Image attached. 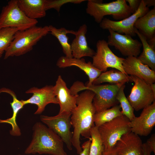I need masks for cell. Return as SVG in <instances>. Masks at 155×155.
<instances>
[{"instance_id": "obj_16", "label": "cell", "mask_w": 155, "mask_h": 155, "mask_svg": "<svg viewBox=\"0 0 155 155\" xmlns=\"http://www.w3.org/2000/svg\"><path fill=\"white\" fill-rule=\"evenodd\" d=\"M123 66L126 74L135 76L149 84L155 83V71L142 63L137 57H127L123 61Z\"/></svg>"}, {"instance_id": "obj_36", "label": "cell", "mask_w": 155, "mask_h": 155, "mask_svg": "<svg viewBox=\"0 0 155 155\" xmlns=\"http://www.w3.org/2000/svg\"><path fill=\"white\" fill-rule=\"evenodd\" d=\"M103 155H117L115 147L107 151H104Z\"/></svg>"}, {"instance_id": "obj_13", "label": "cell", "mask_w": 155, "mask_h": 155, "mask_svg": "<svg viewBox=\"0 0 155 155\" xmlns=\"http://www.w3.org/2000/svg\"><path fill=\"white\" fill-rule=\"evenodd\" d=\"M27 94L32 93V96L26 100H22L25 105L33 104L37 105V109L34 113L35 115L41 114L48 104H59L58 100L53 90V86L46 85L41 88L32 87L26 92Z\"/></svg>"}, {"instance_id": "obj_26", "label": "cell", "mask_w": 155, "mask_h": 155, "mask_svg": "<svg viewBox=\"0 0 155 155\" xmlns=\"http://www.w3.org/2000/svg\"><path fill=\"white\" fill-rule=\"evenodd\" d=\"M120 105H117L102 111L96 113L94 117L95 126L98 127L122 115Z\"/></svg>"}, {"instance_id": "obj_29", "label": "cell", "mask_w": 155, "mask_h": 155, "mask_svg": "<svg viewBox=\"0 0 155 155\" xmlns=\"http://www.w3.org/2000/svg\"><path fill=\"white\" fill-rule=\"evenodd\" d=\"M18 30L15 28H0V58L9 46Z\"/></svg>"}, {"instance_id": "obj_32", "label": "cell", "mask_w": 155, "mask_h": 155, "mask_svg": "<svg viewBox=\"0 0 155 155\" xmlns=\"http://www.w3.org/2000/svg\"><path fill=\"white\" fill-rule=\"evenodd\" d=\"M151 152L155 154V134H153L146 142Z\"/></svg>"}, {"instance_id": "obj_35", "label": "cell", "mask_w": 155, "mask_h": 155, "mask_svg": "<svg viewBox=\"0 0 155 155\" xmlns=\"http://www.w3.org/2000/svg\"><path fill=\"white\" fill-rule=\"evenodd\" d=\"M146 6L149 7L151 6H155V0H143Z\"/></svg>"}, {"instance_id": "obj_14", "label": "cell", "mask_w": 155, "mask_h": 155, "mask_svg": "<svg viewBox=\"0 0 155 155\" xmlns=\"http://www.w3.org/2000/svg\"><path fill=\"white\" fill-rule=\"evenodd\" d=\"M131 131L141 136H147L155 125V101L143 109L140 116L130 121Z\"/></svg>"}, {"instance_id": "obj_23", "label": "cell", "mask_w": 155, "mask_h": 155, "mask_svg": "<svg viewBox=\"0 0 155 155\" xmlns=\"http://www.w3.org/2000/svg\"><path fill=\"white\" fill-rule=\"evenodd\" d=\"M135 33L141 41L143 50L137 58L144 64L155 71V49L151 47L146 38L135 28Z\"/></svg>"}, {"instance_id": "obj_6", "label": "cell", "mask_w": 155, "mask_h": 155, "mask_svg": "<svg viewBox=\"0 0 155 155\" xmlns=\"http://www.w3.org/2000/svg\"><path fill=\"white\" fill-rule=\"evenodd\" d=\"M37 20L31 19L18 6V0H11L4 6L0 14V28H15L23 30L36 26Z\"/></svg>"}, {"instance_id": "obj_25", "label": "cell", "mask_w": 155, "mask_h": 155, "mask_svg": "<svg viewBox=\"0 0 155 155\" xmlns=\"http://www.w3.org/2000/svg\"><path fill=\"white\" fill-rule=\"evenodd\" d=\"M50 33L55 37L59 42L65 56L69 58L73 57L71 45L68 42V34L75 35L76 31L68 30L64 28H57L52 25L49 26Z\"/></svg>"}, {"instance_id": "obj_27", "label": "cell", "mask_w": 155, "mask_h": 155, "mask_svg": "<svg viewBox=\"0 0 155 155\" xmlns=\"http://www.w3.org/2000/svg\"><path fill=\"white\" fill-rule=\"evenodd\" d=\"M125 87V85L124 84L120 88L117 94L116 99L120 103L122 115L131 121L135 116L134 113V109L124 93V90Z\"/></svg>"}, {"instance_id": "obj_38", "label": "cell", "mask_w": 155, "mask_h": 155, "mask_svg": "<svg viewBox=\"0 0 155 155\" xmlns=\"http://www.w3.org/2000/svg\"><path fill=\"white\" fill-rule=\"evenodd\" d=\"M151 90L153 94L155 96V84L154 83L150 84Z\"/></svg>"}, {"instance_id": "obj_33", "label": "cell", "mask_w": 155, "mask_h": 155, "mask_svg": "<svg viewBox=\"0 0 155 155\" xmlns=\"http://www.w3.org/2000/svg\"><path fill=\"white\" fill-rule=\"evenodd\" d=\"M91 143V138L88 140L84 142L82 146V151L80 155H89Z\"/></svg>"}, {"instance_id": "obj_11", "label": "cell", "mask_w": 155, "mask_h": 155, "mask_svg": "<svg viewBox=\"0 0 155 155\" xmlns=\"http://www.w3.org/2000/svg\"><path fill=\"white\" fill-rule=\"evenodd\" d=\"M71 113L63 112L53 116L41 115L40 120L48 127L59 136L68 149L72 150V135L70 128Z\"/></svg>"}, {"instance_id": "obj_28", "label": "cell", "mask_w": 155, "mask_h": 155, "mask_svg": "<svg viewBox=\"0 0 155 155\" xmlns=\"http://www.w3.org/2000/svg\"><path fill=\"white\" fill-rule=\"evenodd\" d=\"M90 135L91 143L89 155H103L104 147L98 127H92Z\"/></svg>"}, {"instance_id": "obj_8", "label": "cell", "mask_w": 155, "mask_h": 155, "mask_svg": "<svg viewBox=\"0 0 155 155\" xmlns=\"http://www.w3.org/2000/svg\"><path fill=\"white\" fill-rule=\"evenodd\" d=\"M108 46L104 40H98L96 44V51L92 57L93 65L102 72H106L108 68L111 67L125 73L123 66L125 58L115 55Z\"/></svg>"}, {"instance_id": "obj_21", "label": "cell", "mask_w": 155, "mask_h": 155, "mask_svg": "<svg viewBox=\"0 0 155 155\" xmlns=\"http://www.w3.org/2000/svg\"><path fill=\"white\" fill-rule=\"evenodd\" d=\"M134 27L147 40L155 36V6L135 22Z\"/></svg>"}, {"instance_id": "obj_17", "label": "cell", "mask_w": 155, "mask_h": 155, "mask_svg": "<svg viewBox=\"0 0 155 155\" xmlns=\"http://www.w3.org/2000/svg\"><path fill=\"white\" fill-rule=\"evenodd\" d=\"M117 155H143V143L139 136L131 131L123 135L116 144Z\"/></svg>"}, {"instance_id": "obj_1", "label": "cell", "mask_w": 155, "mask_h": 155, "mask_svg": "<svg viewBox=\"0 0 155 155\" xmlns=\"http://www.w3.org/2000/svg\"><path fill=\"white\" fill-rule=\"evenodd\" d=\"M94 95V93L89 90H84L78 94L77 106L71 113V122L74 128L72 144L78 154L82 151L80 135L89 139L90 130L95 126L94 119L96 111L92 103Z\"/></svg>"}, {"instance_id": "obj_3", "label": "cell", "mask_w": 155, "mask_h": 155, "mask_svg": "<svg viewBox=\"0 0 155 155\" xmlns=\"http://www.w3.org/2000/svg\"><path fill=\"white\" fill-rule=\"evenodd\" d=\"M125 83L116 84L85 85L82 82H75L71 87V94L78 95L81 91L89 90L93 92L94 95L92 103L96 113L109 108L118 105L119 103L116 99L117 92L121 87Z\"/></svg>"}, {"instance_id": "obj_19", "label": "cell", "mask_w": 155, "mask_h": 155, "mask_svg": "<svg viewBox=\"0 0 155 155\" xmlns=\"http://www.w3.org/2000/svg\"><path fill=\"white\" fill-rule=\"evenodd\" d=\"M87 26L84 24L79 27L75 35V38L71 45L73 57L81 59L83 57L92 58L95 51L88 45L86 36Z\"/></svg>"}, {"instance_id": "obj_39", "label": "cell", "mask_w": 155, "mask_h": 155, "mask_svg": "<svg viewBox=\"0 0 155 155\" xmlns=\"http://www.w3.org/2000/svg\"><path fill=\"white\" fill-rule=\"evenodd\" d=\"M20 155V154H19V155Z\"/></svg>"}, {"instance_id": "obj_37", "label": "cell", "mask_w": 155, "mask_h": 155, "mask_svg": "<svg viewBox=\"0 0 155 155\" xmlns=\"http://www.w3.org/2000/svg\"><path fill=\"white\" fill-rule=\"evenodd\" d=\"M147 41L149 45L152 48L155 49V36Z\"/></svg>"}, {"instance_id": "obj_20", "label": "cell", "mask_w": 155, "mask_h": 155, "mask_svg": "<svg viewBox=\"0 0 155 155\" xmlns=\"http://www.w3.org/2000/svg\"><path fill=\"white\" fill-rule=\"evenodd\" d=\"M46 0H18L19 7L29 18L37 20L46 15Z\"/></svg>"}, {"instance_id": "obj_30", "label": "cell", "mask_w": 155, "mask_h": 155, "mask_svg": "<svg viewBox=\"0 0 155 155\" xmlns=\"http://www.w3.org/2000/svg\"><path fill=\"white\" fill-rule=\"evenodd\" d=\"M84 0H46L45 9L46 11L51 9H54L59 12L61 7L64 4L68 3H80Z\"/></svg>"}, {"instance_id": "obj_10", "label": "cell", "mask_w": 155, "mask_h": 155, "mask_svg": "<svg viewBox=\"0 0 155 155\" xmlns=\"http://www.w3.org/2000/svg\"><path fill=\"white\" fill-rule=\"evenodd\" d=\"M130 81L134 84L127 98L134 110L138 111L151 104L155 101V96L150 84L133 75H130Z\"/></svg>"}, {"instance_id": "obj_15", "label": "cell", "mask_w": 155, "mask_h": 155, "mask_svg": "<svg viewBox=\"0 0 155 155\" xmlns=\"http://www.w3.org/2000/svg\"><path fill=\"white\" fill-rule=\"evenodd\" d=\"M54 92L60 107L59 113L63 112L71 113L77 106L76 102L78 94H71L70 89L61 75H59L53 86Z\"/></svg>"}, {"instance_id": "obj_24", "label": "cell", "mask_w": 155, "mask_h": 155, "mask_svg": "<svg viewBox=\"0 0 155 155\" xmlns=\"http://www.w3.org/2000/svg\"><path fill=\"white\" fill-rule=\"evenodd\" d=\"M130 81V77L128 75L119 70L112 69L102 73L93 82L92 84L97 85L104 82L116 84L125 83Z\"/></svg>"}, {"instance_id": "obj_22", "label": "cell", "mask_w": 155, "mask_h": 155, "mask_svg": "<svg viewBox=\"0 0 155 155\" xmlns=\"http://www.w3.org/2000/svg\"><path fill=\"white\" fill-rule=\"evenodd\" d=\"M5 92L10 94L12 97L13 101L10 104L13 110L12 117L5 120L0 119V123H6L10 124L12 127V129L10 131L11 135L13 136H19L21 134L20 129L16 122V118L19 112L22 109L24 106L22 100H20L17 98L14 92L12 90L5 88L4 90Z\"/></svg>"}, {"instance_id": "obj_2", "label": "cell", "mask_w": 155, "mask_h": 155, "mask_svg": "<svg viewBox=\"0 0 155 155\" xmlns=\"http://www.w3.org/2000/svg\"><path fill=\"white\" fill-rule=\"evenodd\" d=\"M33 131L32 140L25 154L67 155L61 139L48 127L37 122L33 126Z\"/></svg>"}, {"instance_id": "obj_4", "label": "cell", "mask_w": 155, "mask_h": 155, "mask_svg": "<svg viewBox=\"0 0 155 155\" xmlns=\"http://www.w3.org/2000/svg\"><path fill=\"white\" fill-rule=\"evenodd\" d=\"M50 32L49 26H36L23 30H18L5 52L4 59L18 56L29 52L33 46Z\"/></svg>"}, {"instance_id": "obj_18", "label": "cell", "mask_w": 155, "mask_h": 155, "mask_svg": "<svg viewBox=\"0 0 155 155\" xmlns=\"http://www.w3.org/2000/svg\"><path fill=\"white\" fill-rule=\"evenodd\" d=\"M56 65L60 68H65L71 66L77 67L83 71L88 77L89 81L85 85L90 86L93 82L102 73L96 69L92 63L89 61L86 62L84 58L76 59L73 57L68 58L65 56L60 57L57 60Z\"/></svg>"}, {"instance_id": "obj_9", "label": "cell", "mask_w": 155, "mask_h": 155, "mask_svg": "<svg viewBox=\"0 0 155 155\" xmlns=\"http://www.w3.org/2000/svg\"><path fill=\"white\" fill-rule=\"evenodd\" d=\"M150 10L149 7L142 0L137 11L128 17L121 20L115 21L104 18L99 24L100 27L103 29H110L118 33L129 35L131 37L136 35L134 24L136 20Z\"/></svg>"}, {"instance_id": "obj_12", "label": "cell", "mask_w": 155, "mask_h": 155, "mask_svg": "<svg viewBox=\"0 0 155 155\" xmlns=\"http://www.w3.org/2000/svg\"><path fill=\"white\" fill-rule=\"evenodd\" d=\"M108 30L109 34L107 42L108 45L114 46L124 56L138 57L142 46L141 42L130 35L120 34L110 29Z\"/></svg>"}, {"instance_id": "obj_7", "label": "cell", "mask_w": 155, "mask_h": 155, "mask_svg": "<svg viewBox=\"0 0 155 155\" xmlns=\"http://www.w3.org/2000/svg\"><path fill=\"white\" fill-rule=\"evenodd\" d=\"M130 121L122 115L98 127L104 147V151L115 147L118 141L124 135L131 131Z\"/></svg>"}, {"instance_id": "obj_5", "label": "cell", "mask_w": 155, "mask_h": 155, "mask_svg": "<svg viewBox=\"0 0 155 155\" xmlns=\"http://www.w3.org/2000/svg\"><path fill=\"white\" fill-rule=\"evenodd\" d=\"M86 11L99 24L106 16L111 15L115 19L120 20L132 14L125 0H117L108 3H103L102 0H88Z\"/></svg>"}, {"instance_id": "obj_31", "label": "cell", "mask_w": 155, "mask_h": 155, "mask_svg": "<svg viewBox=\"0 0 155 155\" xmlns=\"http://www.w3.org/2000/svg\"><path fill=\"white\" fill-rule=\"evenodd\" d=\"M142 0H125L129 4L132 14L134 13L138 9Z\"/></svg>"}, {"instance_id": "obj_34", "label": "cell", "mask_w": 155, "mask_h": 155, "mask_svg": "<svg viewBox=\"0 0 155 155\" xmlns=\"http://www.w3.org/2000/svg\"><path fill=\"white\" fill-rule=\"evenodd\" d=\"M151 153L146 143L143 144V155H151Z\"/></svg>"}]
</instances>
